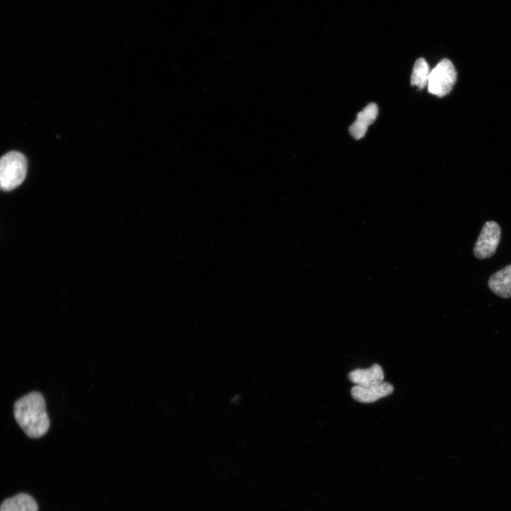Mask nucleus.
Masks as SVG:
<instances>
[{"label": "nucleus", "mask_w": 511, "mask_h": 511, "mask_svg": "<svg viewBox=\"0 0 511 511\" xmlns=\"http://www.w3.org/2000/svg\"><path fill=\"white\" fill-rule=\"evenodd\" d=\"M13 413L18 425L31 438L40 437L49 429L45 402L38 392H32L18 400L13 405Z\"/></svg>", "instance_id": "nucleus-1"}, {"label": "nucleus", "mask_w": 511, "mask_h": 511, "mask_svg": "<svg viewBox=\"0 0 511 511\" xmlns=\"http://www.w3.org/2000/svg\"><path fill=\"white\" fill-rule=\"evenodd\" d=\"M28 169L25 155L18 151H10L0 158V189L11 191L26 178Z\"/></svg>", "instance_id": "nucleus-2"}, {"label": "nucleus", "mask_w": 511, "mask_h": 511, "mask_svg": "<svg viewBox=\"0 0 511 511\" xmlns=\"http://www.w3.org/2000/svg\"><path fill=\"white\" fill-rule=\"evenodd\" d=\"M457 72L448 59L441 60L430 72L427 83L428 92L441 97L448 94L456 83Z\"/></svg>", "instance_id": "nucleus-3"}, {"label": "nucleus", "mask_w": 511, "mask_h": 511, "mask_svg": "<svg viewBox=\"0 0 511 511\" xmlns=\"http://www.w3.org/2000/svg\"><path fill=\"white\" fill-rule=\"evenodd\" d=\"M500 236L501 230L498 224L493 221H487L475 243L474 256L479 259L493 256L499 244Z\"/></svg>", "instance_id": "nucleus-4"}, {"label": "nucleus", "mask_w": 511, "mask_h": 511, "mask_svg": "<svg viewBox=\"0 0 511 511\" xmlns=\"http://www.w3.org/2000/svg\"><path fill=\"white\" fill-rule=\"evenodd\" d=\"M348 379L356 385L371 387L381 384L384 380V372L378 364H373L366 369L358 368L348 373Z\"/></svg>", "instance_id": "nucleus-5"}, {"label": "nucleus", "mask_w": 511, "mask_h": 511, "mask_svg": "<svg viewBox=\"0 0 511 511\" xmlns=\"http://www.w3.org/2000/svg\"><path fill=\"white\" fill-rule=\"evenodd\" d=\"M393 392V386L386 382L371 387L356 385L351 391L353 399L364 403H371L383 397L390 395Z\"/></svg>", "instance_id": "nucleus-6"}, {"label": "nucleus", "mask_w": 511, "mask_h": 511, "mask_svg": "<svg viewBox=\"0 0 511 511\" xmlns=\"http://www.w3.org/2000/svg\"><path fill=\"white\" fill-rule=\"evenodd\" d=\"M378 114V108L375 103L368 104L358 113L356 121L349 127L351 135L357 140L364 137L368 126L375 121Z\"/></svg>", "instance_id": "nucleus-7"}, {"label": "nucleus", "mask_w": 511, "mask_h": 511, "mask_svg": "<svg viewBox=\"0 0 511 511\" xmlns=\"http://www.w3.org/2000/svg\"><path fill=\"white\" fill-rule=\"evenodd\" d=\"M490 289L502 298L511 297V265L492 275L488 280Z\"/></svg>", "instance_id": "nucleus-8"}, {"label": "nucleus", "mask_w": 511, "mask_h": 511, "mask_svg": "<svg viewBox=\"0 0 511 511\" xmlns=\"http://www.w3.org/2000/svg\"><path fill=\"white\" fill-rule=\"evenodd\" d=\"M0 511H38V505L31 495L19 494L4 500Z\"/></svg>", "instance_id": "nucleus-9"}, {"label": "nucleus", "mask_w": 511, "mask_h": 511, "mask_svg": "<svg viewBox=\"0 0 511 511\" xmlns=\"http://www.w3.org/2000/svg\"><path fill=\"white\" fill-rule=\"evenodd\" d=\"M430 72L427 61L422 57L417 59L414 62L411 75V85L416 86L419 89H424L427 86Z\"/></svg>", "instance_id": "nucleus-10"}]
</instances>
